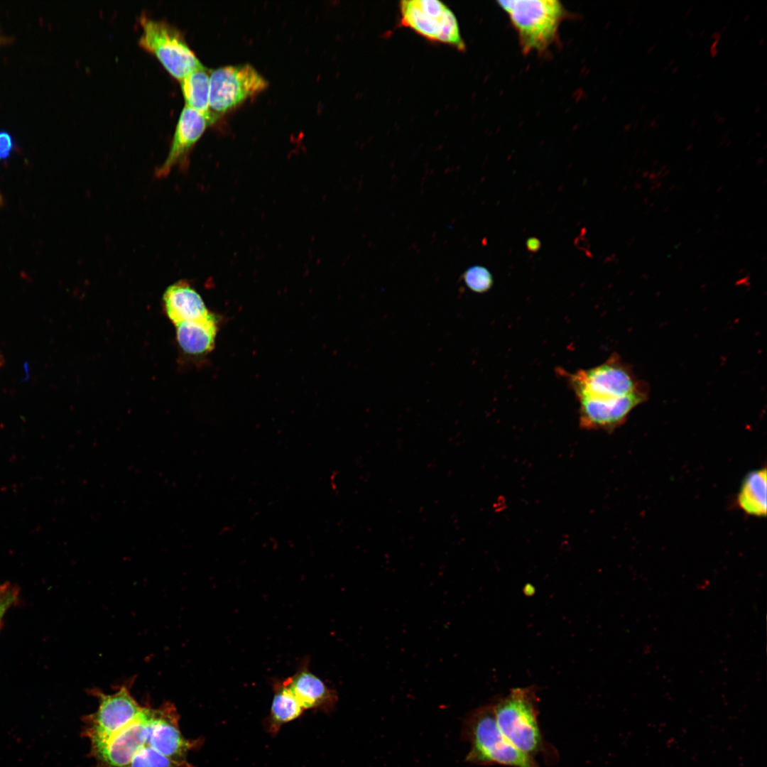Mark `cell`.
<instances>
[{
  "instance_id": "1",
  "label": "cell",
  "mask_w": 767,
  "mask_h": 767,
  "mask_svg": "<svg viewBox=\"0 0 767 767\" xmlns=\"http://www.w3.org/2000/svg\"><path fill=\"white\" fill-rule=\"evenodd\" d=\"M462 738L470 744L467 762L511 767H538L534 758L516 749L500 731L493 705L481 706L465 718Z\"/></svg>"
},
{
  "instance_id": "2",
  "label": "cell",
  "mask_w": 767,
  "mask_h": 767,
  "mask_svg": "<svg viewBox=\"0 0 767 767\" xmlns=\"http://www.w3.org/2000/svg\"><path fill=\"white\" fill-rule=\"evenodd\" d=\"M493 705L497 725L512 745L533 758L545 750L538 720V697L534 686L511 689Z\"/></svg>"
},
{
  "instance_id": "3",
  "label": "cell",
  "mask_w": 767,
  "mask_h": 767,
  "mask_svg": "<svg viewBox=\"0 0 767 767\" xmlns=\"http://www.w3.org/2000/svg\"><path fill=\"white\" fill-rule=\"evenodd\" d=\"M516 29L524 53L545 51L556 40L565 9L557 0L498 1Z\"/></svg>"
},
{
  "instance_id": "4",
  "label": "cell",
  "mask_w": 767,
  "mask_h": 767,
  "mask_svg": "<svg viewBox=\"0 0 767 767\" xmlns=\"http://www.w3.org/2000/svg\"><path fill=\"white\" fill-rule=\"evenodd\" d=\"M557 371L565 378L577 400L622 398L648 392L647 386L637 379L631 367L616 353L591 369L574 373L562 369Z\"/></svg>"
},
{
  "instance_id": "5",
  "label": "cell",
  "mask_w": 767,
  "mask_h": 767,
  "mask_svg": "<svg viewBox=\"0 0 767 767\" xmlns=\"http://www.w3.org/2000/svg\"><path fill=\"white\" fill-rule=\"evenodd\" d=\"M142 33L138 43L154 55L165 69L180 80L195 70L204 66L190 48L182 32L165 20L141 16Z\"/></svg>"
},
{
  "instance_id": "6",
  "label": "cell",
  "mask_w": 767,
  "mask_h": 767,
  "mask_svg": "<svg viewBox=\"0 0 767 767\" xmlns=\"http://www.w3.org/2000/svg\"><path fill=\"white\" fill-rule=\"evenodd\" d=\"M401 23L431 41L453 46L463 51L465 44L453 12L437 0L402 1L399 4Z\"/></svg>"
},
{
  "instance_id": "7",
  "label": "cell",
  "mask_w": 767,
  "mask_h": 767,
  "mask_svg": "<svg viewBox=\"0 0 767 767\" xmlns=\"http://www.w3.org/2000/svg\"><path fill=\"white\" fill-rule=\"evenodd\" d=\"M267 80L251 65H226L211 70L209 107L217 119L249 97L268 87Z\"/></svg>"
},
{
  "instance_id": "8",
  "label": "cell",
  "mask_w": 767,
  "mask_h": 767,
  "mask_svg": "<svg viewBox=\"0 0 767 767\" xmlns=\"http://www.w3.org/2000/svg\"><path fill=\"white\" fill-rule=\"evenodd\" d=\"M131 682L121 685L111 694L97 689L91 690L99 701L97 711L85 718L84 733L90 740L91 746L107 740L143 710V706L140 705L131 693Z\"/></svg>"
},
{
  "instance_id": "9",
  "label": "cell",
  "mask_w": 767,
  "mask_h": 767,
  "mask_svg": "<svg viewBox=\"0 0 767 767\" xmlns=\"http://www.w3.org/2000/svg\"><path fill=\"white\" fill-rule=\"evenodd\" d=\"M154 708L143 707L129 724L104 742L92 745V752L102 767H126L143 747L150 734Z\"/></svg>"
},
{
  "instance_id": "10",
  "label": "cell",
  "mask_w": 767,
  "mask_h": 767,
  "mask_svg": "<svg viewBox=\"0 0 767 767\" xmlns=\"http://www.w3.org/2000/svg\"><path fill=\"white\" fill-rule=\"evenodd\" d=\"M212 124L207 116L185 105L179 116L167 157L156 169V177L164 178L175 168L186 170L193 147L207 126Z\"/></svg>"
},
{
  "instance_id": "11",
  "label": "cell",
  "mask_w": 767,
  "mask_h": 767,
  "mask_svg": "<svg viewBox=\"0 0 767 767\" xmlns=\"http://www.w3.org/2000/svg\"><path fill=\"white\" fill-rule=\"evenodd\" d=\"M178 719L175 706L169 702L154 708L146 745H149L183 766H188L186 763L187 753L198 744V741L189 740L183 736Z\"/></svg>"
},
{
  "instance_id": "12",
  "label": "cell",
  "mask_w": 767,
  "mask_h": 767,
  "mask_svg": "<svg viewBox=\"0 0 767 767\" xmlns=\"http://www.w3.org/2000/svg\"><path fill=\"white\" fill-rule=\"evenodd\" d=\"M647 398L648 392H642L622 398L578 399L580 426L585 430L612 431Z\"/></svg>"
},
{
  "instance_id": "13",
  "label": "cell",
  "mask_w": 767,
  "mask_h": 767,
  "mask_svg": "<svg viewBox=\"0 0 767 767\" xmlns=\"http://www.w3.org/2000/svg\"><path fill=\"white\" fill-rule=\"evenodd\" d=\"M308 656L300 660L295 673L286 682L305 710L315 709L330 713L335 709L338 695L309 668Z\"/></svg>"
},
{
  "instance_id": "14",
  "label": "cell",
  "mask_w": 767,
  "mask_h": 767,
  "mask_svg": "<svg viewBox=\"0 0 767 767\" xmlns=\"http://www.w3.org/2000/svg\"><path fill=\"white\" fill-rule=\"evenodd\" d=\"M165 310L174 325L200 320L211 313L200 295L185 280L169 285L163 296Z\"/></svg>"
},
{
  "instance_id": "15",
  "label": "cell",
  "mask_w": 767,
  "mask_h": 767,
  "mask_svg": "<svg viewBox=\"0 0 767 767\" xmlns=\"http://www.w3.org/2000/svg\"><path fill=\"white\" fill-rule=\"evenodd\" d=\"M176 326V337L182 349L192 355H200L212 350L217 332L216 317L183 322Z\"/></svg>"
},
{
  "instance_id": "16",
  "label": "cell",
  "mask_w": 767,
  "mask_h": 767,
  "mask_svg": "<svg viewBox=\"0 0 767 767\" xmlns=\"http://www.w3.org/2000/svg\"><path fill=\"white\" fill-rule=\"evenodd\" d=\"M273 697L269 714L265 720L268 733L276 735L284 724L299 718L305 709L289 687L286 680L273 679Z\"/></svg>"
},
{
  "instance_id": "17",
  "label": "cell",
  "mask_w": 767,
  "mask_h": 767,
  "mask_svg": "<svg viewBox=\"0 0 767 767\" xmlns=\"http://www.w3.org/2000/svg\"><path fill=\"white\" fill-rule=\"evenodd\" d=\"M766 468L751 471L741 482L737 496L739 506L749 515L766 517Z\"/></svg>"
},
{
  "instance_id": "18",
  "label": "cell",
  "mask_w": 767,
  "mask_h": 767,
  "mask_svg": "<svg viewBox=\"0 0 767 767\" xmlns=\"http://www.w3.org/2000/svg\"><path fill=\"white\" fill-rule=\"evenodd\" d=\"M210 73V70L202 66L179 81L185 105L207 116L214 123L217 119L209 107Z\"/></svg>"
},
{
  "instance_id": "19",
  "label": "cell",
  "mask_w": 767,
  "mask_h": 767,
  "mask_svg": "<svg viewBox=\"0 0 767 767\" xmlns=\"http://www.w3.org/2000/svg\"><path fill=\"white\" fill-rule=\"evenodd\" d=\"M126 767H183L181 764L145 745Z\"/></svg>"
},
{
  "instance_id": "20",
  "label": "cell",
  "mask_w": 767,
  "mask_h": 767,
  "mask_svg": "<svg viewBox=\"0 0 767 767\" xmlns=\"http://www.w3.org/2000/svg\"><path fill=\"white\" fill-rule=\"evenodd\" d=\"M462 280L469 290L477 293L487 292L494 283L490 271L482 266L467 268L462 274Z\"/></svg>"
},
{
  "instance_id": "21",
  "label": "cell",
  "mask_w": 767,
  "mask_h": 767,
  "mask_svg": "<svg viewBox=\"0 0 767 767\" xmlns=\"http://www.w3.org/2000/svg\"><path fill=\"white\" fill-rule=\"evenodd\" d=\"M19 593L20 589L17 585L9 582L0 584V629L6 613L17 602Z\"/></svg>"
},
{
  "instance_id": "22",
  "label": "cell",
  "mask_w": 767,
  "mask_h": 767,
  "mask_svg": "<svg viewBox=\"0 0 767 767\" xmlns=\"http://www.w3.org/2000/svg\"><path fill=\"white\" fill-rule=\"evenodd\" d=\"M16 145L11 134L5 130L0 131V161L8 160Z\"/></svg>"
},
{
  "instance_id": "23",
  "label": "cell",
  "mask_w": 767,
  "mask_h": 767,
  "mask_svg": "<svg viewBox=\"0 0 767 767\" xmlns=\"http://www.w3.org/2000/svg\"><path fill=\"white\" fill-rule=\"evenodd\" d=\"M540 241L536 237H530L526 241V246L531 252H536L540 249Z\"/></svg>"
},
{
  "instance_id": "24",
  "label": "cell",
  "mask_w": 767,
  "mask_h": 767,
  "mask_svg": "<svg viewBox=\"0 0 767 767\" xmlns=\"http://www.w3.org/2000/svg\"><path fill=\"white\" fill-rule=\"evenodd\" d=\"M3 204H4V198L2 197V195L0 192V207L3 205Z\"/></svg>"
},
{
  "instance_id": "25",
  "label": "cell",
  "mask_w": 767,
  "mask_h": 767,
  "mask_svg": "<svg viewBox=\"0 0 767 767\" xmlns=\"http://www.w3.org/2000/svg\"><path fill=\"white\" fill-rule=\"evenodd\" d=\"M1 364H2V362H1V358L0 357V366H1Z\"/></svg>"
}]
</instances>
